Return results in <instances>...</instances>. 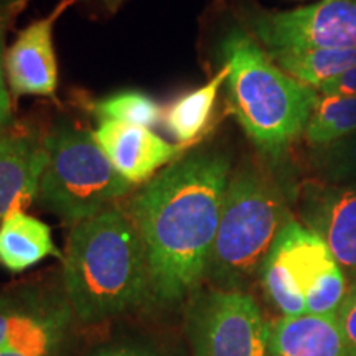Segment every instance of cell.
<instances>
[{"mask_svg":"<svg viewBox=\"0 0 356 356\" xmlns=\"http://www.w3.org/2000/svg\"><path fill=\"white\" fill-rule=\"evenodd\" d=\"M231 160L220 150L181 155L129 200L149 262L154 307L178 309L207 277Z\"/></svg>","mask_w":356,"mask_h":356,"instance_id":"1","label":"cell"},{"mask_svg":"<svg viewBox=\"0 0 356 356\" xmlns=\"http://www.w3.org/2000/svg\"><path fill=\"white\" fill-rule=\"evenodd\" d=\"M61 286L79 327L154 305L144 243L126 210L111 207L73 226L61 256Z\"/></svg>","mask_w":356,"mask_h":356,"instance_id":"2","label":"cell"},{"mask_svg":"<svg viewBox=\"0 0 356 356\" xmlns=\"http://www.w3.org/2000/svg\"><path fill=\"white\" fill-rule=\"evenodd\" d=\"M221 55L229 66L226 86L236 121L262 154L282 157L304 134L318 92L289 76L254 35L239 26L222 38Z\"/></svg>","mask_w":356,"mask_h":356,"instance_id":"3","label":"cell"},{"mask_svg":"<svg viewBox=\"0 0 356 356\" xmlns=\"http://www.w3.org/2000/svg\"><path fill=\"white\" fill-rule=\"evenodd\" d=\"M291 220L286 197L269 175L251 163L236 168L226 186L204 280L221 291L246 292Z\"/></svg>","mask_w":356,"mask_h":356,"instance_id":"4","label":"cell"},{"mask_svg":"<svg viewBox=\"0 0 356 356\" xmlns=\"http://www.w3.org/2000/svg\"><path fill=\"white\" fill-rule=\"evenodd\" d=\"M47 165L38 190L43 210L70 225L108 210L134 185L115 170L92 136L70 122H60L44 137Z\"/></svg>","mask_w":356,"mask_h":356,"instance_id":"5","label":"cell"},{"mask_svg":"<svg viewBox=\"0 0 356 356\" xmlns=\"http://www.w3.org/2000/svg\"><path fill=\"white\" fill-rule=\"evenodd\" d=\"M259 279L282 317L337 315L350 286L322 238L293 218L279 233Z\"/></svg>","mask_w":356,"mask_h":356,"instance_id":"6","label":"cell"},{"mask_svg":"<svg viewBox=\"0 0 356 356\" xmlns=\"http://www.w3.org/2000/svg\"><path fill=\"white\" fill-rule=\"evenodd\" d=\"M190 356H269V323L244 291L200 289L184 305Z\"/></svg>","mask_w":356,"mask_h":356,"instance_id":"7","label":"cell"},{"mask_svg":"<svg viewBox=\"0 0 356 356\" xmlns=\"http://www.w3.org/2000/svg\"><path fill=\"white\" fill-rule=\"evenodd\" d=\"M248 22L266 51L356 48V0H320L286 12L254 10Z\"/></svg>","mask_w":356,"mask_h":356,"instance_id":"8","label":"cell"},{"mask_svg":"<svg viewBox=\"0 0 356 356\" xmlns=\"http://www.w3.org/2000/svg\"><path fill=\"white\" fill-rule=\"evenodd\" d=\"M78 328L63 286L37 282L0 292V353L73 343Z\"/></svg>","mask_w":356,"mask_h":356,"instance_id":"9","label":"cell"},{"mask_svg":"<svg viewBox=\"0 0 356 356\" xmlns=\"http://www.w3.org/2000/svg\"><path fill=\"white\" fill-rule=\"evenodd\" d=\"M299 211L302 225L322 238L350 282L356 280V184H307Z\"/></svg>","mask_w":356,"mask_h":356,"instance_id":"10","label":"cell"},{"mask_svg":"<svg viewBox=\"0 0 356 356\" xmlns=\"http://www.w3.org/2000/svg\"><path fill=\"white\" fill-rule=\"evenodd\" d=\"M76 0H60L43 19L26 25L6 50L3 66L8 89L13 96H55L58 61L53 44L56 20Z\"/></svg>","mask_w":356,"mask_h":356,"instance_id":"11","label":"cell"},{"mask_svg":"<svg viewBox=\"0 0 356 356\" xmlns=\"http://www.w3.org/2000/svg\"><path fill=\"white\" fill-rule=\"evenodd\" d=\"M92 136L115 170L134 186L152 180L160 168L170 165L188 149L163 140L149 127L119 121H101Z\"/></svg>","mask_w":356,"mask_h":356,"instance_id":"12","label":"cell"},{"mask_svg":"<svg viewBox=\"0 0 356 356\" xmlns=\"http://www.w3.org/2000/svg\"><path fill=\"white\" fill-rule=\"evenodd\" d=\"M44 165L47 147L37 132L12 126L0 131V221L37 202Z\"/></svg>","mask_w":356,"mask_h":356,"instance_id":"13","label":"cell"},{"mask_svg":"<svg viewBox=\"0 0 356 356\" xmlns=\"http://www.w3.org/2000/svg\"><path fill=\"white\" fill-rule=\"evenodd\" d=\"M269 356H350L337 315H297L269 323Z\"/></svg>","mask_w":356,"mask_h":356,"instance_id":"14","label":"cell"},{"mask_svg":"<svg viewBox=\"0 0 356 356\" xmlns=\"http://www.w3.org/2000/svg\"><path fill=\"white\" fill-rule=\"evenodd\" d=\"M50 256L61 257L47 222L24 210H13L0 221V266L24 273Z\"/></svg>","mask_w":356,"mask_h":356,"instance_id":"15","label":"cell"},{"mask_svg":"<svg viewBox=\"0 0 356 356\" xmlns=\"http://www.w3.org/2000/svg\"><path fill=\"white\" fill-rule=\"evenodd\" d=\"M229 66L222 63L210 81L177 97L163 111V126L178 144L191 145L204 132L215 109L218 92L226 83Z\"/></svg>","mask_w":356,"mask_h":356,"instance_id":"16","label":"cell"},{"mask_svg":"<svg viewBox=\"0 0 356 356\" xmlns=\"http://www.w3.org/2000/svg\"><path fill=\"white\" fill-rule=\"evenodd\" d=\"M289 76L318 91L356 66V48L338 50H274L267 51Z\"/></svg>","mask_w":356,"mask_h":356,"instance_id":"17","label":"cell"},{"mask_svg":"<svg viewBox=\"0 0 356 356\" xmlns=\"http://www.w3.org/2000/svg\"><path fill=\"white\" fill-rule=\"evenodd\" d=\"M83 356H190L184 338L152 328H127L91 346Z\"/></svg>","mask_w":356,"mask_h":356,"instance_id":"18","label":"cell"},{"mask_svg":"<svg viewBox=\"0 0 356 356\" xmlns=\"http://www.w3.org/2000/svg\"><path fill=\"white\" fill-rule=\"evenodd\" d=\"M356 132V96L318 95L304 136L307 144L318 149Z\"/></svg>","mask_w":356,"mask_h":356,"instance_id":"19","label":"cell"},{"mask_svg":"<svg viewBox=\"0 0 356 356\" xmlns=\"http://www.w3.org/2000/svg\"><path fill=\"white\" fill-rule=\"evenodd\" d=\"M91 109L101 121H119L149 129L159 126L163 119L162 106L139 91H124L102 97L92 102Z\"/></svg>","mask_w":356,"mask_h":356,"instance_id":"20","label":"cell"},{"mask_svg":"<svg viewBox=\"0 0 356 356\" xmlns=\"http://www.w3.org/2000/svg\"><path fill=\"white\" fill-rule=\"evenodd\" d=\"M314 167L327 184H356V132L314 149Z\"/></svg>","mask_w":356,"mask_h":356,"instance_id":"21","label":"cell"},{"mask_svg":"<svg viewBox=\"0 0 356 356\" xmlns=\"http://www.w3.org/2000/svg\"><path fill=\"white\" fill-rule=\"evenodd\" d=\"M337 320L343 333L350 356H356V280L350 282L345 299L337 312Z\"/></svg>","mask_w":356,"mask_h":356,"instance_id":"22","label":"cell"},{"mask_svg":"<svg viewBox=\"0 0 356 356\" xmlns=\"http://www.w3.org/2000/svg\"><path fill=\"white\" fill-rule=\"evenodd\" d=\"M8 19L0 15V131L12 126V99L8 92V83L6 76V66H3V56H6V48H3V33Z\"/></svg>","mask_w":356,"mask_h":356,"instance_id":"23","label":"cell"},{"mask_svg":"<svg viewBox=\"0 0 356 356\" xmlns=\"http://www.w3.org/2000/svg\"><path fill=\"white\" fill-rule=\"evenodd\" d=\"M318 95H335V96H356V66L341 74L340 78L323 84L318 89Z\"/></svg>","mask_w":356,"mask_h":356,"instance_id":"24","label":"cell"},{"mask_svg":"<svg viewBox=\"0 0 356 356\" xmlns=\"http://www.w3.org/2000/svg\"><path fill=\"white\" fill-rule=\"evenodd\" d=\"M78 341L56 346H48V348H25V350H10L2 351L0 356H73L76 350Z\"/></svg>","mask_w":356,"mask_h":356,"instance_id":"25","label":"cell"},{"mask_svg":"<svg viewBox=\"0 0 356 356\" xmlns=\"http://www.w3.org/2000/svg\"><path fill=\"white\" fill-rule=\"evenodd\" d=\"M26 2L29 0H0V15L10 20L26 6Z\"/></svg>","mask_w":356,"mask_h":356,"instance_id":"26","label":"cell"},{"mask_svg":"<svg viewBox=\"0 0 356 356\" xmlns=\"http://www.w3.org/2000/svg\"><path fill=\"white\" fill-rule=\"evenodd\" d=\"M121 2H122V0H106V3H108L109 8H113V10H114V8H118L119 3H121Z\"/></svg>","mask_w":356,"mask_h":356,"instance_id":"27","label":"cell"}]
</instances>
